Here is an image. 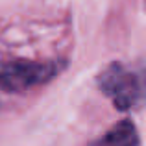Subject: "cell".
<instances>
[{
  "label": "cell",
  "instance_id": "1",
  "mask_svg": "<svg viewBox=\"0 0 146 146\" xmlns=\"http://www.w3.org/2000/svg\"><path fill=\"white\" fill-rule=\"evenodd\" d=\"M98 85L115 107L128 111L146 104V68L124 63H111L98 76Z\"/></svg>",
  "mask_w": 146,
  "mask_h": 146
},
{
  "label": "cell",
  "instance_id": "2",
  "mask_svg": "<svg viewBox=\"0 0 146 146\" xmlns=\"http://www.w3.org/2000/svg\"><path fill=\"white\" fill-rule=\"evenodd\" d=\"M63 68L61 61H28L11 59L0 63V89L21 93L54 80Z\"/></svg>",
  "mask_w": 146,
  "mask_h": 146
},
{
  "label": "cell",
  "instance_id": "3",
  "mask_svg": "<svg viewBox=\"0 0 146 146\" xmlns=\"http://www.w3.org/2000/svg\"><path fill=\"white\" fill-rule=\"evenodd\" d=\"M91 146H141V139L131 120H120Z\"/></svg>",
  "mask_w": 146,
  "mask_h": 146
}]
</instances>
